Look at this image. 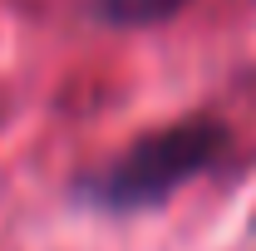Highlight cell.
Here are the masks:
<instances>
[{"label":"cell","instance_id":"obj_1","mask_svg":"<svg viewBox=\"0 0 256 251\" xmlns=\"http://www.w3.org/2000/svg\"><path fill=\"white\" fill-rule=\"evenodd\" d=\"M226 143L232 138L217 118H182L158 133H143L124 158H114L98 178H89V197L118 212L153 207L162 197H172L182 182H192L197 172H207L226 153Z\"/></svg>","mask_w":256,"mask_h":251},{"label":"cell","instance_id":"obj_2","mask_svg":"<svg viewBox=\"0 0 256 251\" xmlns=\"http://www.w3.org/2000/svg\"><path fill=\"white\" fill-rule=\"evenodd\" d=\"M192 0H94V15L118 25V30H143V25H162L178 10H188Z\"/></svg>","mask_w":256,"mask_h":251}]
</instances>
